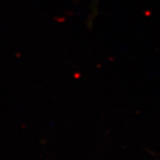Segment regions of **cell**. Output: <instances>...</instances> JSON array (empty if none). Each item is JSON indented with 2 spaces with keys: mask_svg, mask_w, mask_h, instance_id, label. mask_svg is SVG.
Returning <instances> with one entry per match:
<instances>
[]
</instances>
